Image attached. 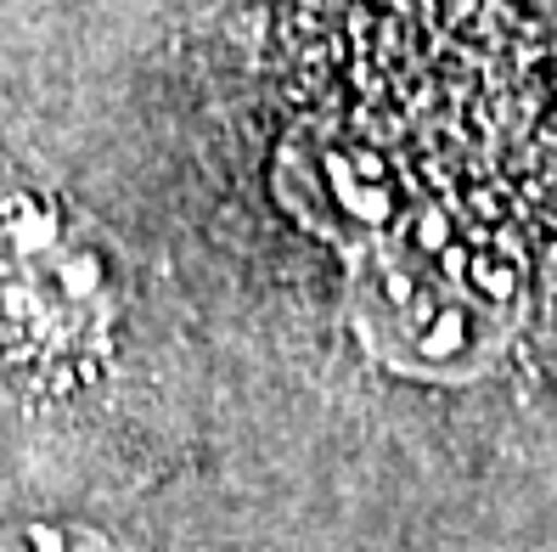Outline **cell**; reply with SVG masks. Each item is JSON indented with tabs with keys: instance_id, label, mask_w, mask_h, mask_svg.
Masks as SVG:
<instances>
[{
	"instance_id": "6da1fadb",
	"label": "cell",
	"mask_w": 557,
	"mask_h": 552,
	"mask_svg": "<svg viewBox=\"0 0 557 552\" xmlns=\"http://www.w3.org/2000/svg\"><path fill=\"white\" fill-rule=\"evenodd\" d=\"M108 294L96 254L40 198H0V339L35 355L79 349L102 333Z\"/></svg>"
},
{
	"instance_id": "7a4b0ae2",
	"label": "cell",
	"mask_w": 557,
	"mask_h": 552,
	"mask_svg": "<svg viewBox=\"0 0 557 552\" xmlns=\"http://www.w3.org/2000/svg\"><path fill=\"white\" fill-rule=\"evenodd\" d=\"M0 552H108V547L96 536H74V530L17 525V530H0Z\"/></svg>"
}]
</instances>
